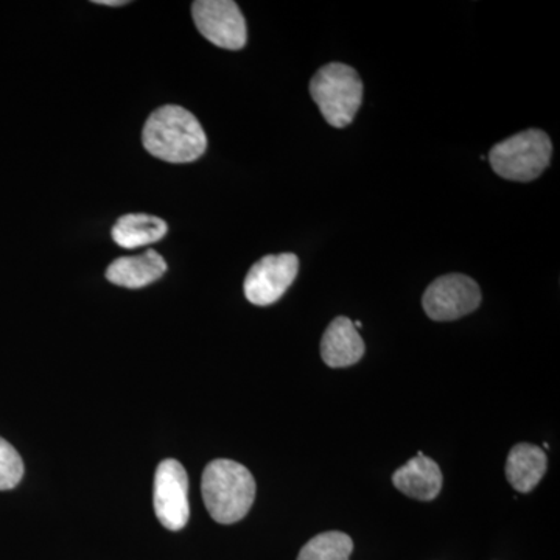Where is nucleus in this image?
Masks as SVG:
<instances>
[{
    "instance_id": "1",
    "label": "nucleus",
    "mask_w": 560,
    "mask_h": 560,
    "mask_svg": "<svg viewBox=\"0 0 560 560\" xmlns=\"http://www.w3.org/2000/svg\"><path fill=\"white\" fill-rule=\"evenodd\" d=\"M142 142L154 158L172 164L200 160L208 149L200 120L176 105L161 106L151 114L143 127Z\"/></svg>"
},
{
    "instance_id": "2",
    "label": "nucleus",
    "mask_w": 560,
    "mask_h": 560,
    "mask_svg": "<svg viewBox=\"0 0 560 560\" xmlns=\"http://www.w3.org/2000/svg\"><path fill=\"white\" fill-rule=\"evenodd\" d=\"M201 492L210 517L221 525H232L245 518L253 506L256 480L242 464L215 459L202 471Z\"/></svg>"
},
{
    "instance_id": "3",
    "label": "nucleus",
    "mask_w": 560,
    "mask_h": 560,
    "mask_svg": "<svg viewBox=\"0 0 560 560\" xmlns=\"http://www.w3.org/2000/svg\"><path fill=\"white\" fill-rule=\"evenodd\" d=\"M311 94L327 124L346 128L355 119L363 102V81L350 66L330 62L313 77Z\"/></svg>"
},
{
    "instance_id": "4",
    "label": "nucleus",
    "mask_w": 560,
    "mask_h": 560,
    "mask_svg": "<svg viewBox=\"0 0 560 560\" xmlns=\"http://www.w3.org/2000/svg\"><path fill=\"white\" fill-rule=\"evenodd\" d=\"M551 139L547 132L526 130L497 143L489 153L493 172L501 178L529 183L550 165Z\"/></svg>"
},
{
    "instance_id": "5",
    "label": "nucleus",
    "mask_w": 560,
    "mask_h": 560,
    "mask_svg": "<svg viewBox=\"0 0 560 560\" xmlns=\"http://www.w3.org/2000/svg\"><path fill=\"white\" fill-rule=\"evenodd\" d=\"M154 512L168 530H180L190 517L189 478L183 464L164 459L154 475Z\"/></svg>"
},
{
    "instance_id": "6",
    "label": "nucleus",
    "mask_w": 560,
    "mask_h": 560,
    "mask_svg": "<svg viewBox=\"0 0 560 560\" xmlns=\"http://www.w3.org/2000/svg\"><path fill=\"white\" fill-rule=\"evenodd\" d=\"M195 25L217 47L241 50L248 33L241 7L232 0H198L191 5Z\"/></svg>"
},
{
    "instance_id": "7",
    "label": "nucleus",
    "mask_w": 560,
    "mask_h": 560,
    "mask_svg": "<svg viewBox=\"0 0 560 560\" xmlns=\"http://www.w3.org/2000/svg\"><path fill=\"white\" fill-rule=\"evenodd\" d=\"M422 304L430 319L455 320L480 307L481 290L469 276H442L427 289Z\"/></svg>"
},
{
    "instance_id": "8",
    "label": "nucleus",
    "mask_w": 560,
    "mask_h": 560,
    "mask_svg": "<svg viewBox=\"0 0 560 560\" xmlns=\"http://www.w3.org/2000/svg\"><path fill=\"white\" fill-rule=\"evenodd\" d=\"M300 271V259L294 254L265 256L250 267L245 279L246 300L250 304L267 307L278 302L293 285Z\"/></svg>"
},
{
    "instance_id": "9",
    "label": "nucleus",
    "mask_w": 560,
    "mask_h": 560,
    "mask_svg": "<svg viewBox=\"0 0 560 560\" xmlns=\"http://www.w3.org/2000/svg\"><path fill=\"white\" fill-rule=\"evenodd\" d=\"M364 350L363 338L346 316L331 320L320 341V355L330 368H348L359 363Z\"/></svg>"
},
{
    "instance_id": "10",
    "label": "nucleus",
    "mask_w": 560,
    "mask_h": 560,
    "mask_svg": "<svg viewBox=\"0 0 560 560\" xmlns=\"http://www.w3.org/2000/svg\"><path fill=\"white\" fill-rule=\"evenodd\" d=\"M442 481L441 467L429 456H423L422 452L393 475L394 486L405 495L419 501L436 499Z\"/></svg>"
},
{
    "instance_id": "11",
    "label": "nucleus",
    "mask_w": 560,
    "mask_h": 560,
    "mask_svg": "<svg viewBox=\"0 0 560 560\" xmlns=\"http://www.w3.org/2000/svg\"><path fill=\"white\" fill-rule=\"evenodd\" d=\"M167 271V261L156 250L149 249L139 256L120 257L106 270V279L125 289H143L156 282Z\"/></svg>"
},
{
    "instance_id": "12",
    "label": "nucleus",
    "mask_w": 560,
    "mask_h": 560,
    "mask_svg": "<svg viewBox=\"0 0 560 560\" xmlns=\"http://www.w3.org/2000/svg\"><path fill=\"white\" fill-rule=\"evenodd\" d=\"M547 453L534 444L515 445L506 460V477L512 488L528 493L536 488L547 471Z\"/></svg>"
},
{
    "instance_id": "13",
    "label": "nucleus",
    "mask_w": 560,
    "mask_h": 560,
    "mask_svg": "<svg viewBox=\"0 0 560 560\" xmlns=\"http://www.w3.org/2000/svg\"><path fill=\"white\" fill-rule=\"evenodd\" d=\"M167 230V223L160 217L128 213L114 224L113 238L121 248L136 249L162 241Z\"/></svg>"
},
{
    "instance_id": "14",
    "label": "nucleus",
    "mask_w": 560,
    "mask_h": 560,
    "mask_svg": "<svg viewBox=\"0 0 560 560\" xmlns=\"http://www.w3.org/2000/svg\"><path fill=\"white\" fill-rule=\"evenodd\" d=\"M353 551V541L340 530H327L318 534L302 547L298 560H349Z\"/></svg>"
},
{
    "instance_id": "15",
    "label": "nucleus",
    "mask_w": 560,
    "mask_h": 560,
    "mask_svg": "<svg viewBox=\"0 0 560 560\" xmlns=\"http://www.w3.org/2000/svg\"><path fill=\"white\" fill-rule=\"evenodd\" d=\"M24 477V463L16 448L0 438V490H10L20 485Z\"/></svg>"
},
{
    "instance_id": "16",
    "label": "nucleus",
    "mask_w": 560,
    "mask_h": 560,
    "mask_svg": "<svg viewBox=\"0 0 560 560\" xmlns=\"http://www.w3.org/2000/svg\"><path fill=\"white\" fill-rule=\"evenodd\" d=\"M94 3L105 7H124L127 5V0H95Z\"/></svg>"
}]
</instances>
